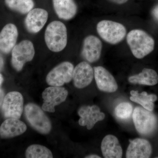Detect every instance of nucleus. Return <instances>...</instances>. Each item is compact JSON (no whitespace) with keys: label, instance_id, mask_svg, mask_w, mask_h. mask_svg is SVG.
I'll return each mask as SVG.
<instances>
[{"label":"nucleus","instance_id":"nucleus-1","mask_svg":"<svg viewBox=\"0 0 158 158\" xmlns=\"http://www.w3.org/2000/svg\"><path fill=\"white\" fill-rule=\"evenodd\" d=\"M127 41L133 55L137 59L144 58L154 49L153 38L142 30L135 29L130 31L127 36Z\"/></svg>","mask_w":158,"mask_h":158},{"label":"nucleus","instance_id":"nucleus-2","mask_svg":"<svg viewBox=\"0 0 158 158\" xmlns=\"http://www.w3.org/2000/svg\"><path fill=\"white\" fill-rule=\"evenodd\" d=\"M44 39L48 48L52 52H58L63 50L67 43L65 25L59 21L51 22L46 29Z\"/></svg>","mask_w":158,"mask_h":158},{"label":"nucleus","instance_id":"nucleus-3","mask_svg":"<svg viewBox=\"0 0 158 158\" xmlns=\"http://www.w3.org/2000/svg\"><path fill=\"white\" fill-rule=\"evenodd\" d=\"M25 116L27 121L34 129L43 135H48L52 129L49 118L39 106L29 103L25 107Z\"/></svg>","mask_w":158,"mask_h":158},{"label":"nucleus","instance_id":"nucleus-4","mask_svg":"<svg viewBox=\"0 0 158 158\" xmlns=\"http://www.w3.org/2000/svg\"><path fill=\"white\" fill-rule=\"evenodd\" d=\"M97 31L102 39L111 44L121 42L127 34L126 29L123 25L107 20L99 22L97 25Z\"/></svg>","mask_w":158,"mask_h":158},{"label":"nucleus","instance_id":"nucleus-5","mask_svg":"<svg viewBox=\"0 0 158 158\" xmlns=\"http://www.w3.org/2000/svg\"><path fill=\"white\" fill-rule=\"evenodd\" d=\"M35 50L34 44L30 40H24L15 45L12 50L11 64L17 71L21 70L26 62L34 58Z\"/></svg>","mask_w":158,"mask_h":158},{"label":"nucleus","instance_id":"nucleus-6","mask_svg":"<svg viewBox=\"0 0 158 158\" xmlns=\"http://www.w3.org/2000/svg\"><path fill=\"white\" fill-rule=\"evenodd\" d=\"M151 112L139 107L134 110L133 119L134 124L138 132L141 135H148L155 128L156 118Z\"/></svg>","mask_w":158,"mask_h":158},{"label":"nucleus","instance_id":"nucleus-7","mask_svg":"<svg viewBox=\"0 0 158 158\" xmlns=\"http://www.w3.org/2000/svg\"><path fill=\"white\" fill-rule=\"evenodd\" d=\"M73 70V65L70 62H62L49 73L46 81L51 86L61 87L71 81Z\"/></svg>","mask_w":158,"mask_h":158},{"label":"nucleus","instance_id":"nucleus-8","mask_svg":"<svg viewBox=\"0 0 158 158\" xmlns=\"http://www.w3.org/2000/svg\"><path fill=\"white\" fill-rule=\"evenodd\" d=\"M23 111V98L21 94L12 91L5 97L2 111L5 118L19 119Z\"/></svg>","mask_w":158,"mask_h":158},{"label":"nucleus","instance_id":"nucleus-9","mask_svg":"<svg viewBox=\"0 0 158 158\" xmlns=\"http://www.w3.org/2000/svg\"><path fill=\"white\" fill-rule=\"evenodd\" d=\"M68 92L65 88L52 86L46 88L42 94L44 103L42 109L44 111L54 113L55 107L65 102Z\"/></svg>","mask_w":158,"mask_h":158},{"label":"nucleus","instance_id":"nucleus-10","mask_svg":"<svg viewBox=\"0 0 158 158\" xmlns=\"http://www.w3.org/2000/svg\"><path fill=\"white\" fill-rule=\"evenodd\" d=\"M102 49V44L100 40L94 35L88 36L83 42L82 57L90 63L96 62L100 58Z\"/></svg>","mask_w":158,"mask_h":158},{"label":"nucleus","instance_id":"nucleus-11","mask_svg":"<svg viewBox=\"0 0 158 158\" xmlns=\"http://www.w3.org/2000/svg\"><path fill=\"white\" fill-rule=\"evenodd\" d=\"M80 116L79 123L81 126H87L88 130H90L99 121L103 120L104 113L101 112L99 108L97 106H83L78 110Z\"/></svg>","mask_w":158,"mask_h":158},{"label":"nucleus","instance_id":"nucleus-12","mask_svg":"<svg viewBox=\"0 0 158 158\" xmlns=\"http://www.w3.org/2000/svg\"><path fill=\"white\" fill-rule=\"evenodd\" d=\"M94 77L98 88L100 90L108 93L115 92L118 85L113 76L102 66L94 68Z\"/></svg>","mask_w":158,"mask_h":158},{"label":"nucleus","instance_id":"nucleus-13","mask_svg":"<svg viewBox=\"0 0 158 158\" xmlns=\"http://www.w3.org/2000/svg\"><path fill=\"white\" fill-rule=\"evenodd\" d=\"M94 70L86 62L79 63L74 68L73 79L76 88L81 89L88 86L93 81Z\"/></svg>","mask_w":158,"mask_h":158},{"label":"nucleus","instance_id":"nucleus-14","mask_svg":"<svg viewBox=\"0 0 158 158\" xmlns=\"http://www.w3.org/2000/svg\"><path fill=\"white\" fill-rule=\"evenodd\" d=\"M48 17V13L44 9L40 8L32 9L28 13L25 20L26 28L32 34L38 33L44 27Z\"/></svg>","mask_w":158,"mask_h":158},{"label":"nucleus","instance_id":"nucleus-15","mask_svg":"<svg viewBox=\"0 0 158 158\" xmlns=\"http://www.w3.org/2000/svg\"><path fill=\"white\" fill-rule=\"evenodd\" d=\"M130 144L126 152L127 158H149L152 152V146L147 140L141 138L129 140Z\"/></svg>","mask_w":158,"mask_h":158},{"label":"nucleus","instance_id":"nucleus-16","mask_svg":"<svg viewBox=\"0 0 158 158\" xmlns=\"http://www.w3.org/2000/svg\"><path fill=\"white\" fill-rule=\"evenodd\" d=\"M18 36L16 26L13 24L6 25L0 33V51L9 53L15 45Z\"/></svg>","mask_w":158,"mask_h":158},{"label":"nucleus","instance_id":"nucleus-17","mask_svg":"<svg viewBox=\"0 0 158 158\" xmlns=\"http://www.w3.org/2000/svg\"><path fill=\"white\" fill-rule=\"evenodd\" d=\"M26 125L19 119L8 118L0 127V137L3 139L20 135L27 131Z\"/></svg>","mask_w":158,"mask_h":158},{"label":"nucleus","instance_id":"nucleus-18","mask_svg":"<svg viewBox=\"0 0 158 158\" xmlns=\"http://www.w3.org/2000/svg\"><path fill=\"white\" fill-rule=\"evenodd\" d=\"M103 156L106 158H120L123 150L117 138L113 135H108L103 139L101 144Z\"/></svg>","mask_w":158,"mask_h":158},{"label":"nucleus","instance_id":"nucleus-19","mask_svg":"<svg viewBox=\"0 0 158 158\" xmlns=\"http://www.w3.org/2000/svg\"><path fill=\"white\" fill-rule=\"evenodd\" d=\"M55 11L61 19L68 20L77 14V8L73 0H53Z\"/></svg>","mask_w":158,"mask_h":158},{"label":"nucleus","instance_id":"nucleus-20","mask_svg":"<svg viewBox=\"0 0 158 158\" xmlns=\"http://www.w3.org/2000/svg\"><path fill=\"white\" fill-rule=\"evenodd\" d=\"M128 81L132 84L153 86L158 83V75L155 71L144 68L138 74L130 77Z\"/></svg>","mask_w":158,"mask_h":158},{"label":"nucleus","instance_id":"nucleus-21","mask_svg":"<svg viewBox=\"0 0 158 158\" xmlns=\"http://www.w3.org/2000/svg\"><path fill=\"white\" fill-rule=\"evenodd\" d=\"M130 93L131 95L130 97L131 101L138 103L148 111H152L154 110L153 102L157 99V96L155 94H148L145 91L139 93L138 91L135 90H131Z\"/></svg>","mask_w":158,"mask_h":158},{"label":"nucleus","instance_id":"nucleus-22","mask_svg":"<svg viewBox=\"0 0 158 158\" xmlns=\"http://www.w3.org/2000/svg\"><path fill=\"white\" fill-rule=\"evenodd\" d=\"M27 158H52L53 157L50 150L43 145L33 144L26 150Z\"/></svg>","mask_w":158,"mask_h":158},{"label":"nucleus","instance_id":"nucleus-23","mask_svg":"<svg viewBox=\"0 0 158 158\" xmlns=\"http://www.w3.org/2000/svg\"><path fill=\"white\" fill-rule=\"evenodd\" d=\"M5 2L10 9L23 14L28 13L34 6L33 0H5Z\"/></svg>","mask_w":158,"mask_h":158},{"label":"nucleus","instance_id":"nucleus-24","mask_svg":"<svg viewBox=\"0 0 158 158\" xmlns=\"http://www.w3.org/2000/svg\"><path fill=\"white\" fill-rule=\"evenodd\" d=\"M133 111L132 105L128 102H122L118 104L115 109L116 117L121 119L129 118Z\"/></svg>","mask_w":158,"mask_h":158},{"label":"nucleus","instance_id":"nucleus-25","mask_svg":"<svg viewBox=\"0 0 158 158\" xmlns=\"http://www.w3.org/2000/svg\"><path fill=\"white\" fill-rule=\"evenodd\" d=\"M153 16L158 22V5L155 7L152 11Z\"/></svg>","mask_w":158,"mask_h":158},{"label":"nucleus","instance_id":"nucleus-26","mask_svg":"<svg viewBox=\"0 0 158 158\" xmlns=\"http://www.w3.org/2000/svg\"><path fill=\"white\" fill-rule=\"evenodd\" d=\"M5 98V93L4 91L0 88V106L2 104Z\"/></svg>","mask_w":158,"mask_h":158},{"label":"nucleus","instance_id":"nucleus-27","mask_svg":"<svg viewBox=\"0 0 158 158\" xmlns=\"http://www.w3.org/2000/svg\"><path fill=\"white\" fill-rule=\"evenodd\" d=\"M110 1L113 3H116V4L121 5V4H124L127 2L128 0H110Z\"/></svg>","mask_w":158,"mask_h":158},{"label":"nucleus","instance_id":"nucleus-28","mask_svg":"<svg viewBox=\"0 0 158 158\" xmlns=\"http://www.w3.org/2000/svg\"><path fill=\"white\" fill-rule=\"evenodd\" d=\"M4 60L2 57L0 55V71L2 70L3 67H4Z\"/></svg>","mask_w":158,"mask_h":158},{"label":"nucleus","instance_id":"nucleus-29","mask_svg":"<svg viewBox=\"0 0 158 158\" xmlns=\"http://www.w3.org/2000/svg\"><path fill=\"white\" fill-rule=\"evenodd\" d=\"M86 158H101L99 156L96 155H90L85 157Z\"/></svg>","mask_w":158,"mask_h":158},{"label":"nucleus","instance_id":"nucleus-30","mask_svg":"<svg viewBox=\"0 0 158 158\" xmlns=\"http://www.w3.org/2000/svg\"><path fill=\"white\" fill-rule=\"evenodd\" d=\"M3 80H4V79H3L2 75L0 73V85L2 83Z\"/></svg>","mask_w":158,"mask_h":158}]
</instances>
